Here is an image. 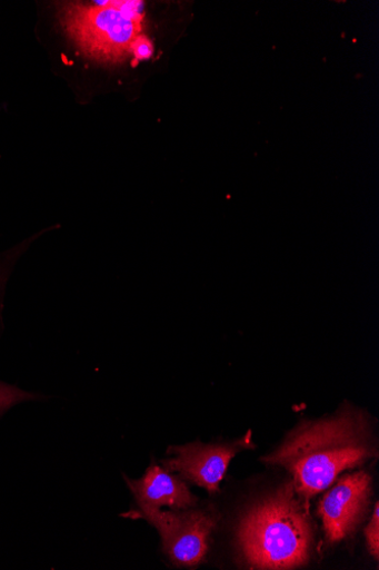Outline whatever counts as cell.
Here are the masks:
<instances>
[{
  "label": "cell",
  "mask_w": 379,
  "mask_h": 570,
  "mask_svg": "<svg viewBox=\"0 0 379 570\" xmlns=\"http://www.w3.org/2000/svg\"><path fill=\"white\" fill-rule=\"evenodd\" d=\"M375 456L377 449L362 414L345 411L333 419L299 425L262 461L286 469L297 494L308 502L341 473Z\"/></svg>",
  "instance_id": "obj_1"
},
{
  "label": "cell",
  "mask_w": 379,
  "mask_h": 570,
  "mask_svg": "<svg viewBox=\"0 0 379 570\" xmlns=\"http://www.w3.org/2000/svg\"><path fill=\"white\" fill-rule=\"evenodd\" d=\"M313 541L307 501L289 482L248 509L238 543L253 569H295L309 561Z\"/></svg>",
  "instance_id": "obj_2"
},
{
  "label": "cell",
  "mask_w": 379,
  "mask_h": 570,
  "mask_svg": "<svg viewBox=\"0 0 379 570\" xmlns=\"http://www.w3.org/2000/svg\"><path fill=\"white\" fill-rule=\"evenodd\" d=\"M143 3L134 0L66 6L61 22L68 35L88 57L119 62L131 53L141 36Z\"/></svg>",
  "instance_id": "obj_3"
},
{
  "label": "cell",
  "mask_w": 379,
  "mask_h": 570,
  "mask_svg": "<svg viewBox=\"0 0 379 570\" xmlns=\"http://www.w3.org/2000/svg\"><path fill=\"white\" fill-rule=\"evenodd\" d=\"M142 518L159 533L162 551L178 567L200 564L208 551L210 537L219 517L207 509H139L128 514Z\"/></svg>",
  "instance_id": "obj_4"
},
{
  "label": "cell",
  "mask_w": 379,
  "mask_h": 570,
  "mask_svg": "<svg viewBox=\"0 0 379 570\" xmlns=\"http://www.w3.org/2000/svg\"><path fill=\"white\" fill-rule=\"evenodd\" d=\"M249 436L235 443L203 444L193 442L169 449V459L162 460L166 470L179 474L182 480L213 494L220 491L229 464L236 454L248 448Z\"/></svg>",
  "instance_id": "obj_5"
},
{
  "label": "cell",
  "mask_w": 379,
  "mask_h": 570,
  "mask_svg": "<svg viewBox=\"0 0 379 570\" xmlns=\"http://www.w3.org/2000/svg\"><path fill=\"white\" fill-rule=\"evenodd\" d=\"M371 478L366 472L346 475L321 499L318 513L325 537L336 544L352 535L368 508Z\"/></svg>",
  "instance_id": "obj_6"
},
{
  "label": "cell",
  "mask_w": 379,
  "mask_h": 570,
  "mask_svg": "<svg viewBox=\"0 0 379 570\" xmlns=\"http://www.w3.org/2000/svg\"><path fill=\"white\" fill-rule=\"evenodd\" d=\"M127 484L134 495L139 509L172 510L193 508L197 498L179 476L152 463L140 480L127 479Z\"/></svg>",
  "instance_id": "obj_7"
},
{
  "label": "cell",
  "mask_w": 379,
  "mask_h": 570,
  "mask_svg": "<svg viewBox=\"0 0 379 570\" xmlns=\"http://www.w3.org/2000/svg\"><path fill=\"white\" fill-rule=\"evenodd\" d=\"M24 249L27 247L20 246L6 254H0V338L4 332L3 311L8 285Z\"/></svg>",
  "instance_id": "obj_8"
},
{
  "label": "cell",
  "mask_w": 379,
  "mask_h": 570,
  "mask_svg": "<svg viewBox=\"0 0 379 570\" xmlns=\"http://www.w3.org/2000/svg\"><path fill=\"white\" fill-rule=\"evenodd\" d=\"M43 399L44 396L39 393L28 392L17 385L0 381V419L19 404Z\"/></svg>",
  "instance_id": "obj_9"
},
{
  "label": "cell",
  "mask_w": 379,
  "mask_h": 570,
  "mask_svg": "<svg viewBox=\"0 0 379 570\" xmlns=\"http://www.w3.org/2000/svg\"><path fill=\"white\" fill-rule=\"evenodd\" d=\"M366 538L370 553L376 560L379 558V507L375 504L371 521L366 529Z\"/></svg>",
  "instance_id": "obj_10"
},
{
  "label": "cell",
  "mask_w": 379,
  "mask_h": 570,
  "mask_svg": "<svg viewBox=\"0 0 379 570\" xmlns=\"http://www.w3.org/2000/svg\"><path fill=\"white\" fill-rule=\"evenodd\" d=\"M153 53V46L151 41L143 35L139 36L131 46V55L136 61H143L151 58Z\"/></svg>",
  "instance_id": "obj_11"
}]
</instances>
